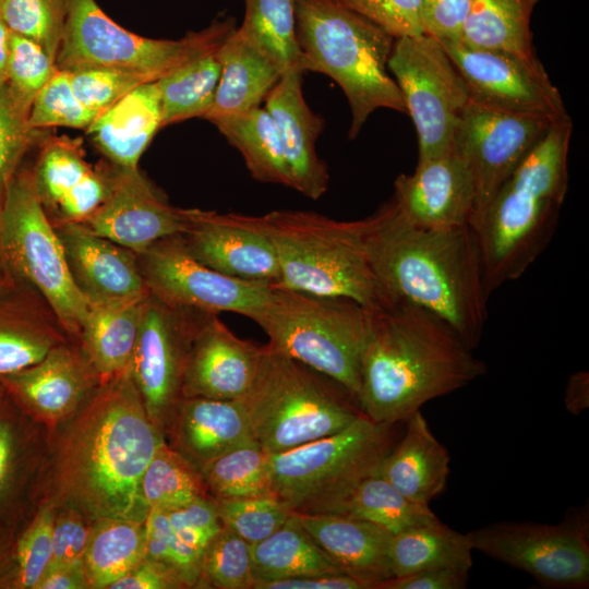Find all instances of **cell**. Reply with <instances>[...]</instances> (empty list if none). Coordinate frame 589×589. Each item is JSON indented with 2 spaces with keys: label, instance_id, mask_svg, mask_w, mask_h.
Returning <instances> with one entry per match:
<instances>
[{
  "label": "cell",
  "instance_id": "cell-38",
  "mask_svg": "<svg viewBox=\"0 0 589 589\" xmlns=\"http://www.w3.org/2000/svg\"><path fill=\"white\" fill-rule=\"evenodd\" d=\"M245 13L238 32L268 56L283 71L301 70L297 37V0H244Z\"/></svg>",
  "mask_w": 589,
  "mask_h": 589
},
{
  "label": "cell",
  "instance_id": "cell-1",
  "mask_svg": "<svg viewBox=\"0 0 589 589\" xmlns=\"http://www.w3.org/2000/svg\"><path fill=\"white\" fill-rule=\"evenodd\" d=\"M68 419L56 455L61 497L92 520L145 521L149 508L141 480L165 437L147 414L130 365L100 381Z\"/></svg>",
  "mask_w": 589,
  "mask_h": 589
},
{
  "label": "cell",
  "instance_id": "cell-22",
  "mask_svg": "<svg viewBox=\"0 0 589 589\" xmlns=\"http://www.w3.org/2000/svg\"><path fill=\"white\" fill-rule=\"evenodd\" d=\"M33 178L38 196L58 224L83 223L107 197L112 175L94 169L81 143L52 137L44 143Z\"/></svg>",
  "mask_w": 589,
  "mask_h": 589
},
{
  "label": "cell",
  "instance_id": "cell-54",
  "mask_svg": "<svg viewBox=\"0 0 589 589\" xmlns=\"http://www.w3.org/2000/svg\"><path fill=\"white\" fill-rule=\"evenodd\" d=\"M472 0H421L424 34L438 41H459Z\"/></svg>",
  "mask_w": 589,
  "mask_h": 589
},
{
  "label": "cell",
  "instance_id": "cell-46",
  "mask_svg": "<svg viewBox=\"0 0 589 589\" xmlns=\"http://www.w3.org/2000/svg\"><path fill=\"white\" fill-rule=\"evenodd\" d=\"M213 501L223 526L251 545L274 533L293 514L274 496Z\"/></svg>",
  "mask_w": 589,
  "mask_h": 589
},
{
  "label": "cell",
  "instance_id": "cell-42",
  "mask_svg": "<svg viewBox=\"0 0 589 589\" xmlns=\"http://www.w3.org/2000/svg\"><path fill=\"white\" fill-rule=\"evenodd\" d=\"M60 344V334L48 321L19 308L0 305V375L39 362Z\"/></svg>",
  "mask_w": 589,
  "mask_h": 589
},
{
  "label": "cell",
  "instance_id": "cell-43",
  "mask_svg": "<svg viewBox=\"0 0 589 589\" xmlns=\"http://www.w3.org/2000/svg\"><path fill=\"white\" fill-rule=\"evenodd\" d=\"M252 545L224 527L206 546L195 587L252 589Z\"/></svg>",
  "mask_w": 589,
  "mask_h": 589
},
{
  "label": "cell",
  "instance_id": "cell-55",
  "mask_svg": "<svg viewBox=\"0 0 589 589\" xmlns=\"http://www.w3.org/2000/svg\"><path fill=\"white\" fill-rule=\"evenodd\" d=\"M22 438L14 420L0 413V509L19 481Z\"/></svg>",
  "mask_w": 589,
  "mask_h": 589
},
{
  "label": "cell",
  "instance_id": "cell-49",
  "mask_svg": "<svg viewBox=\"0 0 589 589\" xmlns=\"http://www.w3.org/2000/svg\"><path fill=\"white\" fill-rule=\"evenodd\" d=\"M55 514L46 506L35 516L22 533L15 550L13 585L19 588H36L49 566L52 555Z\"/></svg>",
  "mask_w": 589,
  "mask_h": 589
},
{
  "label": "cell",
  "instance_id": "cell-20",
  "mask_svg": "<svg viewBox=\"0 0 589 589\" xmlns=\"http://www.w3.org/2000/svg\"><path fill=\"white\" fill-rule=\"evenodd\" d=\"M266 345L235 335L215 313H206L193 336L182 397L233 400L254 383Z\"/></svg>",
  "mask_w": 589,
  "mask_h": 589
},
{
  "label": "cell",
  "instance_id": "cell-30",
  "mask_svg": "<svg viewBox=\"0 0 589 589\" xmlns=\"http://www.w3.org/2000/svg\"><path fill=\"white\" fill-rule=\"evenodd\" d=\"M221 73L204 119L261 107L284 71L236 28L216 51Z\"/></svg>",
  "mask_w": 589,
  "mask_h": 589
},
{
  "label": "cell",
  "instance_id": "cell-60",
  "mask_svg": "<svg viewBox=\"0 0 589 589\" xmlns=\"http://www.w3.org/2000/svg\"><path fill=\"white\" fill-rule=\"evenodd\" d=\"M564 402L566 409L573 414H579L589 407V375L587 372H577L569 376Z\"/></svg>",
  "mask_w": 589,
  "mask_h": 589
},
{
  "label": "cell",
  "instance_id": "cell-11",
  "mask_svg": "<svg viewBox=\"0 0 589 589\" xmlns=\"http://www.w3.org/2000/svg\"><path fill=\"white\" fill-rule=\"evenodd\" d=\"M0 255L40 292L59 325L79 336L89 302L72 278L57 229L36 191L33 171L14 173L7 185Z\"/></svg>",
  "mask_w": 589,
  "mask_h": 589
},
{
  "label": "cell",
  "instance_id": "cell-18",
  "mask_svg": "<svg viewBox=\"0 0 589 589\" xmlns=\"http://www.w3.org/2000/svg\"><path fill=\"white\" fill-rule=\"evenodd\" d=\"M180 237L194 259L221 274L272 287L279 280L276 250L257 216L190 208Z\"/></svg>",
  "mask_w": 589,
  "mask_h": 589
},
{
  "label": "cell",
  "instance_id": "cell-12",
  "mask_svg": "<svg viewBox=\"0 0 589 589\" xmlns=\"http://www.w3.org/2000/svg\"><path fill=\"white\" fill-rule=\"evenodd\" d=\"M387 68L416 127L418 161L450 151L461 115L471 99L442 44L426 34L398 38Z\"/></svg>",
  "mask_w": 589,
  "mask_h": 589
},
{
  "label": "cell",
  "instance_id": "cell-2",
  "mask_svg": "<svg viewBox=\"0 0 589 589\" xmlns=\"http://www.w3.org/2000/svg\"><path fill=\"white\" fill-rule=\"evenodd\" d=\"M365 221L369 259L389 303L404 300L434 313L473 350L483 334L490 294L471 226H417L393 199Z\"/></svg>",
  "mask_w": 589,
  "mask_h": 589
},
{
  "label": "cell",
  "instance_id": "cell-15",
  "mask_svg": "<svg viewBox=\"0 0 589 589\" xmlns=\"http://www.w3.org/2000/svg\"><path fill=\"white\" fill-rule=\"evenodd\" d=\"M206 313L168 305L149 293L130 370L151 420L167 432L181 401L193 336Z\"/></svg>",
  "mask_w": 589,
  "mask_h": 589
},
{
  "label": "cell",
  "instance_id": "cell-25",
  "mask_svg": "<svg viewBox=\"0 0 589 589\" xmlns=\"http://www.w3.org/2000/svg\"><path fill=\"white\" fill-rule=\"evenodd\" d=\"M96 377L84 357L60 344L39 362L0 375V384L32 416L56 423L83 405Z\"/></svg>",
  "mask_w": 589,
  "mask_h": 589
},
{
  "label": "cell",
  "instance_id": "cell-31",
  "mask_svg": "<svg viewBox=\"0 0 589 589\" xmlns=\"http://www.w3.org/2000/svg\"><path fill=\"white\" fill-rule=\"evenodd\" d=\"M148 296L89 303L79 336L83 357L99 381L130 365Z\"/></svg>",
  "mask_w": 589,
  "mask_h": 589
},
{
  "label": "cell",
  "instance_id": "cell-35",
  "mask_svg": "<svg viewBox=\"0 0 589 589\" xmlns=\"http://www.w3.org/2000/svg\"><path fill=\"white\" fill-rule=\"evenodd\" d=\"M93 521L82 563L88 588H109L145 558V521Z\"/></svg>",
  "mask_w": 589,
  "mask_h": 589
},
{
  "label": "cell",
  "instance_id": "cell-28",
  "mask_svg": "<svg viewBox=\"0 0 589 589\" xmlns=\"http://www.w3.org/2000/svg\"><path fill=\"white\" fill-rule=\"evenodd\" d=\"M404 423L401 437L383 459L378 474L407 498L429 505L446 489L450 457L421 410Z\"/></svg>",
  "mask_w": 589,
  "mask_h": 589
},
{
  "label": "cell",
  "instance_id": "cell-32",
  "mask_svg": "<svg viewBox=\"0 0 589 589\" xmlns=\"http://www.w3.org/2000/svg\"><path fill=\"white\" fill-rule=\"evenodd\" d=\"M209 121L239 151L255 180L290 188L279 131L265 108L224 115Z\"/></svg>",
  "mask_w": 589,
  "mask_h": 589
},
{
  "label": "cell",
  "instance_id": "cell-45",
  "mask_svg": "<svg viewBox=\"0 0 589 589\" xmlns=\"http://www.w3.org/2000/svg\"><path fill=\"white\" fill-rule=\"evenodd\" d=\"M11 33L40 45L56 61L65 23V0H0Z\"/></svg>",
  "mask_w": 589,
  "mask_h": 589
},
{
  "label": "cell",
  "instance_id": "cell-27",
  "mask_svg": "<svg viewBox=\"0 0 589 589\" xmlns=\"http://www.w3.org/2000/svg\"><path fill=\"white\" fill-rule=\"evenodd\" d=\"M309 536L348 574L378 589L393 577V534L370 521L338 514L294 513Z\"/></svg>",
  "mask_w": 589,
  "mask_h": 589
},
{
  "label": "cell",
  "instance_id": "cell-39",
  "mask_svg": "<svg viewBox=\"0 0 589 589\" xmlns=\"http://www.w3.org/2000/svg\"><path fill=\"white\" fill-rule=\"evenodd\" d=\"M201 473L212 498L273 496L269 454L255 441L220 455L205 465Z\"/></svg>",
  "mask_w": 589,
  "mask_h": 589
},
{
  "label": "cell",
  "instance_id": "cell-23",
  "mask_svg": "<svg viewBox=\"0 0 589 589\" xmlns=\"http://www.w3.org/2000/svg\"><path fill=\"white\" fill-rule=\"evenodd\" d=\"M55 227L72 278L89 303L149 294L134 252L91 232L80 223Z\"/></svg>",
  "mask_w": 589,
  "mask_h": 589
},
{
  "label": "cell",
  "instance_id": "cell-13",
  "mask_svg": "<svg viewBox=\"0 0 589 589\" xmlns=\"http://www.w3.org/2000/svg\"><path fill=\"white\" fill-rule=\"evenodd\" d=\"M472 550L520 569L540 586L584 589L589 585L587 507L556 524L500 521L467 532Z\"/></svg>",
  "mask_w": 589,
  "mask_h": 589
},
{
  "label": "cell",
  "instance_id": "cell-19",
  "mask_svg": "<svg viewBox=\"0 0 589 589\" xmlns=\"http://www.w3.org/2000/svg\"><path fill=\"white\" fill-rule=\"evenodd\" d=\"M80 224L139 254L165 238L182 235L188 226V209L170 206L137 168H116L107 197Z\"/></svg>",
  "mask_w": 589,
  "mask_h": 589
},
{
  "label": "cell",
  "instance_id": "cell-58",
  "mask_svg": "<svg viewBox=\"0 0 589 589\" xmlns=\"http://www.w3.org/2000/svg\"><path fill=\"white\" fill-rule=\"evenodd\" d=\"M252 589H374L373 586L348 573L323 574L299 578L256 581Z\"/></svg>",
  "mask_w": 589,
  "mask_h": 589
},
{
  "label": "cell",
  "instance_id": "cell-37",
  "mask_svg": "<svg viewBox=\"0 0 589 589\" xmlns=\"http://www.w3.org/2000/svg\"><path fill=\"white\" fill-rule=\"evenodd\" d=\"M221 73L216 51L195 58L156 81L161 128L192 118H205L213 107Z\"/></svg>",
  "mask_w": 589,
  "mask_h": 589
},
{
  "label": "cell",
  "instance_id": "cell-50",
  "mask_svg": "<svg viewBox=\"0 0 589 589\" xmlns=\"http://www.w3.org/2000/svg\"><path fill=\"white\" fill-rule=\"evenodd\" d=\"M395 39L424 34L421 0H337Z\"/></svg>",
  "mask_w": 589,
  "mask_h": 589
},
{
  "label": "cell",
  "instance_id": "cell-61",
  "mask_svg": "<svg viewBox=\"0 0 589 589\" xmlns=\"http://www.w3.org/2000/svg\"><path fill=\"white\" fill-rule=\"evenodd\" d=\"M11 32L0 15V84H5Z\"/></svg>",
  "mask_w": 589,
  "mask_h": 589
},
{
  "label": "cell",
  "instance_id": "cell-17",
  "mask_svg": "<svg viewBox=\"0 0 589 589\" xmlns=\"http://www.w3.org/2000/svg\"><path fill=\"white\" fill-rule=\"evenodd\" d=\"M462 76L470 99L481 106L552 121L570 118L540 60L440 41Z\"/></svg>",
  "mask_w": 589,
  "mask_h": 589
},
{
  "label": "cell",
  "instance_id": "cell-4",
  "mask_svg": "<svg viewBox=\"0 0 589 589\" xmlns=\"http://www.w3.org/2000/svg\"><path fill=\"white\" fill-rule=\"evenodd\" d=\"M572 119L555 122L471 224L491 296L518 279L550 243L568 190Z\"/></svg>",
  "mask_w": 589,
  "mask_h": 589
},
{
  "label": "cell",
  "instance_id": "cell-3",
  "mask_svg": "<svg viewBox=\"0 0 589 589\" xmlns=\"http://www.w3.org/2000/svg\"><path fill=\"white\" fill-rule=\"evenodd\" d=\"M485 372L486 364L434 313L404 300L370 310L358 402L371 420L402 423Z\"/></svg>",
  "mask_w": 589,
  "mask_h": 589
},
{
  "label": "cell",
  "instance_id": "cell-29",
  "mask_svg": "<svg viewBox=\"0 0 589 589\" xmlns=\"http://www.w3.org/2000/svg\"><path fill=\"white\" fill-rule=\"evenodd\" d=\"M159 128L160 96L155 81L135 87L99 113L86 132L116 168L135 169Z\"/></svg>",
  "mask_w": 589,
  "mask_h": 589
},
{
  "label": "cell",
  "instance_id": "cell-14",
  "mask_svg": "<svg viewBox=\"0 0 589 589\" xmlns=\"http://www.w3.org/2000/svg\"><path fill=\"white\" fill-rule=\"evenodd\" d=\"M144 283L164 303L205 313L233 312L251 317L273 287L237 279L194 259L180 235L165 238L136 254Z\"/></svg>",
  "mask_w": 589,
  "mask_h": 589
},
{
  "label": "cell",
  "instance_id": "cell-51",
  "mask_svg": "<svg viewBox=\"0 0 589 589\" xmlns=\"http://www.w3.org/2000/svg\"><path fill=\"white\" fill-rule=\"evenodd\" d=\"M27 118L14 105L5 84H0V217L5 189L29 142Z\"/></svg>",
  "mask_w": 589,
  "mask_h": 589
},
{
  "label": "cell",
  "instance_id": "cell-52",
  "mask_svg": "<svg viewBox=\"0 0 589 589\" xmlns=\"http://www.w3.org/2000/svg\"><path fill=\"white\" fill-rule=\"evenodd\" d=\"M166 512L177 537L202 553L223 528L211 496Z\"/></svg>",
  "mask_w": 589,
  "mask_h": 589
},
{
  "label": "cell",
  "instance_id": "cell-7",
  "mask_svg": "<svg viewBox=\"0 0 589 589\" xmlns=\"http://www.w3.org/2000/svg\"><path fill=\"white\" fill-rule=\"evenodd\" d=\"M239 399L252 438L268 454L334 434L362 413L344 386L268 345L254 383Z\"/></svg>",
  "mask_w": 589,
  "mask_h": 589
},
{
  "label": "cell",
  "instance_id": "cell-41",
  "mask_svg": "<svg viewBox=\"0 0 589 589\" xmlns=\"http://www.w3.org/2000/svg\"><path fill=\"white\" fill-rule=\"evenodd\" d=\"M141 493L148 508L166 510L209 496L201 471L166 442L144 471Z\"/></svg>",
  "mask_w": 589,
  "mask_h": 589
},
{
  "label": "cell",
  "instance_id": "cell-26",
  "mask_svg": "<svg viewBox=\"0 0 589 589\" xmlns=\"http://www.w3.org/2000/svg\"><path fill=\"white\" fill-rule=\"evenodd\" d=\"M167 432L171 447L200 471L228 450L254 441L240 399L182 398Z\"/></svg>",
  "mask_w": 589,
  "mask_h": 589
},
{
  "label": "cell",
  "instance_id": "cell-44",
  "mask_svg": "<svg viewBox=\"0 0 589 589\" xmlns=\"http://www.w3.org/2000/svg\"><path fill=\"white\" fill-rule=\"evenodd\" d=\"M57 70L55 59L40 45L11 33L5 85L27 119L35 97Z\"/></svg>",
  "mask_w": 589,
  "mask_h": 589
},
{
  "label": "cell",
  "instance_id": "cell-34",
  "mask_svg": "<svg viewBox=\"0 0 589 589\" xmlns=\"http://www.w3.org/2000/svg\"><path fill=\"white\" fill-rule=\"evenodd\" d=\"M254 582L345 572L301 527L294 513L252 545Z\"/></svg>",
  "mask_w": 589,
  "mask_h": 589
},
{
  "label": "cell",
  "instance_id": "cell-33",
  "mask_svg": "<svg viewBox=\"0 0 589 589\" xmlns=\"http://www.w3.org/2000/svg\"><path fill=\"white\" fill-rule=\"evenodd\" d=\"M472 551L467 533L454 530L436 518L392 537L389 558L393 577L435 568L470 572Z\"/></svg>",
  "mask_w": 589,
  "mask_h": 589
},
{
  "label": "cell",
  "instance_id": "cell-53",
  "mask_svg": "<svg viewBox=\"0 0 589 589\" xmlns=\"http://www.w3.org/2000/svg\"><path fill=\"white\" fill-rule=\"evenodd\" d=\"M89 528L82 514L74 508L55 518L52 532V555L47 569L82 562ZM46 569V570H47Z\"/></svg>",
  "mask_w": 589,
  "mask_h": 589
},
{
  "label": "cell",
  "instance_id": "cell-48",
  "mask_svg": "<svg viewBox=\"0 0 589 589\" xmlns=\"http://www.w3.org/2000/svg\"><path fill=\"white\" fill-rule=\"evenodd\" d=\"M68 72L76 98L98 113L109 109L135 87L155 82L146 75L113 68L92 67Z\"/></svg>",
  "mask_w": 589,
  "mask_h": 589
},
{
  "label": "cell",
  "instance_id": "cell-59",
  "mask_svg": "<svg viewBox=\"0 0 589 589\" xmlns=\"http://www.w3.org/2000/svg\"><path fill=\"white\" fill-rule=\"evenodd\" d=\"M37 589H79L88 588L83 563L50 568L38 581Z\"/></svg>",
  "mask_w": 589,
  "mask_h": 589
},
{
  "label": "cell",
  "instance_id": "cell-24",
  "mask_svg": "<svg viewBox=\"0 0 589 589\" xmlns=\"http://www.w3.org/2000/svg\"><path fill=\"white\" fill-rule=\"evenodd\" d=\"M301 70L286 71L265 99V109L273 117L283 142L290 175V188L317 200L327 190V166L316 154V140L324 120L314 113L302 91Z\"/></svg>",
  "mask_w": 589,
  "mask_h": 589
},
{
  "label": "cell",
  "instance_id": "cell-40",
  "mask_svg": "<svg viewBox=\"0 0 589 589\" xmlns=\"http://www.w3.org/2000/svg\"><path fill=\"white\" fill-rule=\"evenodd\" d=\"M337 514L370 521L393 536L437 518L429 505L407 498L378 472L362 481Z\"/></svg>",
  "mask_w": 589,
  "mask_h": 589
},
{
  "label": "cell",
  "instance_id": "cell-8",
  "mask_svg": "<svg viewBox=\"0 0 589 589\" xmlns=\"http://www.w3.org/2000/svg\"><path fill=\"white\" fill-rule=\"evenodd\" d=\"M399 424L361 413L334 434L269 454L272 495L293 513L337 514L358 485L378 472Z\"/></svg>",
  "mask_w": 589,
  "mask_h": 589
},
{
  "label": "cell",
  "instance_id": "cell-16",
  "mask_svg": "<svg viewBox=\"0 0 589 589\" xmlns=\"http://www.w3.org/2000/svg\"><path fill=\"white\" fill-rule=\"evenodd\" d=\"M554 123L543 117L498 111L470 100L453 142L469 165L474 182L469 225L480 217L501 185Z\"/></svg>",
  "mask_w": 589,
  "mask_h": 589
},
{
  "label": "cell",
  "instance_id": "cell-62",
  "mask_svg": "<svg viewBox=\"0 0 589 589\" xmlns=\"http://www.w3.org/2000/svg\"><path fill=\"white\" fill-rule=\"evenodd\" d=\"M500 1L522 14L531 16L534 7L540 0H500Z\"/></svg>",
  "mask_w": 589,
  "mask_h": 589
},
{
  "label": "cell",
  "instance_id": "cell-47",
  "mask_svg": "<svg viewBox=\"0 0 589 589\" xmlns=\"http://www.w3.org/2000/svg\"><path fill=\"white\" fill-rule=\"evenodd\" d=\"M98 115L76 98L69 72L58 69L35 97L27 124L31 130L52 127L87 129Z\"/></svg>",
  "mask_w": 589,
  "mask_h": 589
},
{
  "label": "cell",
  "instance_id": "cell-57",
  "mask_svg": "<svg viewBox=\"0 0 589 589\" xmlns=\"http://www.w3.org/2000/svg\"><path fill=\"white\" fill-rule=\"evenodd\" d=\"M179 576L170 568L144 558L124 576L110 585V589H169L184 588Z\"/></svg>",
  "mask_w": 589,
  "mask_h": 589
},
{
  "label": "cell",
  "instance_id": "cell-5",
  "mask_svg": "<svg viewBox=\"0 0 589 589\" xmlns=\"http://www.w3.org/2000/svg\"><path fill=\"white\" fill-rule=\"evenodd\" d=\"M296 26L303 71L329 76L348 100L350 139L377 109L407 113L387 68L393 36L337 0H297Z\"/></svg>",
  "mask_w": 589,
  "mask_h": 589
},
{
  "label": "cell",
  "instance_id": "cell-10",
  "mask_svg": "<svg viewBox=\"0 0 589 589\" xmlns=\"http://www.w3.org/2000/svg\"><path fill=\"white\" fill-rule=\"evenodd\" d=\"M236 28L235 19L226 16L180 39H153L118 25L95 0H65L56 65L65 71L113 68L158 81L184 63L217 51Z\"/></svg>",
  "mask_w": 589,
  "mask_h": 589
},
{
  "label": "cell",
  "instance_id": "cell-63",
  "mask_svg": "<svg viewBox=\"0 0 589 589\" xmlns=\"http://www.w3.org/2000/svg\"><path fill=\"white\" fill-rule=\"evenodd\" d=\"M4 392L5 390H4L3 386L0 384V401L3 398Z\"/></svg>",
  "mask_w": 589,
  "mask_h": 589
},
{
  "label": "cell",
  "instance_id": "cell-56",
  "mask_svg": "<svg viewBox=\"0 0 589 589\" xmlns=\"http://www.w3.org/2000/svg\"><path fill=\"white\" fill-rule=\"evenodd\" d=\"M468 579V570L435 568L389 578L378 589H464Z\"/></svg>",
  "mask_w": 589,
  "mask_h": 589
},
{
  "label": "cell",
  "instance_id": "cell-9",
  "mask_svg": "<svg viewBox=\"0 0 589 589\" xmlns=\"http://www.w3.org/2000/svg\"><path fill=\"white\" fill-rule=\"evenodd\" d=\"M250 318L273 350L334 380L358 399L370 310L346 298L273 288Z\"/></svg>",
  "mask_w": 589,
  "mask_h": 589
},
{
  "label": "cell",
  "instance_id": "cell-36",
  "mask_svg": "<svg viewBox=\"0 0 589 589\" xmlns=\"http://www.w3.org/2000/svg\"><path fill=\"white\" fill-rule=\"evenodd\" d=\"M531 16L500 0H472L460 43L473 49L497 51L524 59H537L530 28Z\"/></svg>",
  "mask_w": 589,
  "mask_h": 589
},
{
  "label": "cell",
  "instance_id": "cell-21",
  "mask_svg": "<svg viewBox=\"0 0 589 589\" xmlns=\"http://www.w3.org/2000/svg\"><path fill=\"white\" fill-rule=\"evenodd\" d=\"M474 182L466 159L454 148L418 161L410 175L394 183L393 200L412 224L424 228H452L470 224Z\"/></svg>",
  "mask_w": 589,
  "mask_h": 589
},
{
  "label": "cell",
  "instance_id": "cell-6",
  "mask_svg": "<svg viewBox=\"0 0 589 589\" xmlns=\"http://www.w3.org/2000/svg\"><path fill=\"white\" fill-rule=\"evenodd\" d=\"M257 220L277 253L279 280L273 288L346 298L368 310L389 304L369 259L365 218L275 211Z\"/></svg>",
  "mask_w": 589,
  "mask_h": 589
}]
</instances>
